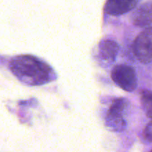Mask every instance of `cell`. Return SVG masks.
Returning <instances> with one entry per match:
<instances>
[{
	"label": "cell",
	"instance_id": "1",
	"mask_svg": "<svg viewBox=\"0 0 152 152\" xmlns=\"http://www.w3.org/2000/svg\"><path fill=\"white\" fill-rule=\"evenodd\" d=\"M10 69L20 82L31 86L47 84L54 80V73L48 64L31 55H20L11 60Z\"/></svg>",
	"mask_w": 152,
	"mask_h": 152
},
{
	"label": "cell",
	"instance_id": "2",
	"mask_svg": "<svg viewBox=\"0 0 152 152\" xmlns=\"http://www.w3.org/2000/svg\"><path fill=\"white\" fill-rule=\"evenodd\" d=\"M129 106V102L124 98L114 99L108 111L105 124L114 132H122L126 128V122L123 118Z\"/></svg>",
	"mask_w": 152,
	"mask_h": 152
},
{
	"label": "cell",
	"instance_id": "3",
	"mask_svg": "<svg viewBox=\"0 0 152 152\" xmlns=\"http://www.w3.org/2000/svg\"><path fill=\"white\" fill-rule=\"evenodd\" d=\"M111 78L119 87L126 91H134L137 86V78L134 69L126 64L114 67L111 72Z\"/></svg>",
	"mask_w": 152,
	"mask_h": 152
},
{
	"label": "cell",
	"instance_id": "4",
	"mask_svg": "<svg viewBox=\"0 0 152 152\" xmlns=\"http://www.w3.org/2000/svg\"><path fill=\"white\" fill-rule=\"evenodd\" d=\"M151 28L141 32L133 43V52L137 59L144 64L151 62Z\"/></svg>",
	"mask_w": 152,
	"mask_h": 152
},
{
	"label": "cell",
	"instance_id": "5",
	"mask_svg": "<svg viewBox=\"0 0 152 152\" xmlns=\"http://www.w3.org/2000/svg\"><path fill=\"white\" fill-rule=\"evenodd\" d=\"M137 0H110L105 3V11L111 16L125 14L136 7Z\"/></svg>",
	"mask_w": 152,
	"mask_h": 152
},
{
	"label": "cell",
	"instance_id": "6",
	"mask_svg": "<svg viewBox=\"0 0 152 152\" xmlns=\"http://www.w3.org/2000/svg\"><path fill=\"white\" fill-rule=\"evenodd\" d=\"M118 51V44L113 40H103L99 45V59L106 64L112 63L115 61Z\"/></svg>",
	"mask_w": 152,
	"mask_h": 152
},
{
	"label": "cell",
	"instance_id": "7",
	"mask_svg": "<svg viewBox=\"0 0 152 152\" xmlns=\"http://www.w3.org/2000/svg\"><path fill=\"white\" fill-rule=\"evenodd\" d=\"M134 24L141 28H151V6L150 4H143L138 7L132 15Z\"/></svg>",
	"mask_w": 152,
	"mask_h": 152
},
{
	"label": "cell",
	"instance_id": "8",
	"mask_svg": "<svg viewBox=\"0 0 152 152\" xmlns=\"http://www.w3.org/2000/svg\"><path fill=\"white\" fill-rule=\"evenodd\" d=\"M141 99L145 114L148 117L151 118L152 114V96L151 91L148 90L142 91Z\"/></svg>",
	"mask_w": 152,
	"mask_h": 152
},
{
	"label": "cell",
	"instance_id": "9",
	"mask_svg": "<svg viewBox=\"0 0 152 152\" xmlns=\"http://www.w3.org/2000/svg\"><path fill=\"white\" fill-rule=\"evenodd\" d=\"M151 123L150 122L146 126H145V129L143 131V137L145 140L148 141V142H151Z\"/></svg>",
	"mask_w": 152,
	"mask_h": 152
}]
</instances>
